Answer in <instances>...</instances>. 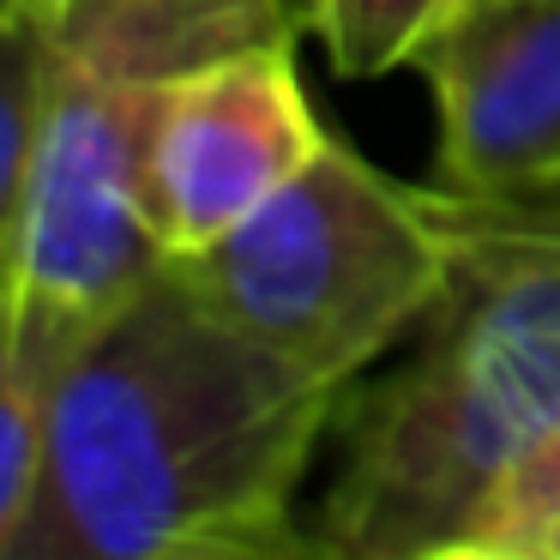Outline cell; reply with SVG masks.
Listing matches in <instances>:
<instances>
[{
    "label": "cell",
    "instance_id": "1",
    "mask_svg": "<svg viewBox=\"0 0 560 560\" xmlns=\"http://www.w3.org/2000/svg\"><path fill=\"white\" fill-rule=\"evenodd\" d=\"M331 410L338 392L163 266L55 368L43 494L13 560L314 555L295 506Z\"/></svg>",
    "mask_w": 560,
    "mask_h": 560
},
{
    "label": "cell",
    "instance_id": "2",
    "mask_svg": "<svg viewBox=\"0 0 560 560\" xmlns=\"http://www.w3.org/2000/svg\"><path fill=\"white\" fill-rule=\"evenodd\" d=\"M434 199L452 271L404 331V362L331 410L314 555H464L506 476L560 428V218Z\"/></svg>",
    "mask_w": 560,
    "mask_h": 560
},
{
    "label": "cell",
    "instance_id": "3",
    "mask_svg": "<svg viewBox=\"0 0 560 560\" xmlns=\"http://www.w3.org/2000/svg\"><path fill=\"white\" fill-rule=\"evenodd\" d=\"M170 266L230 326L343 392L428 314L452 271V230L434 194L326 139L230 235Z\"/></svg>",
    "mask_w": 560,
    "mask_h": 560
},
{
    "label": "cell",
    "instance_id": "4",
    "mask_svg": "<svg viewBox=\"0 0 560 560\" xmlns=\"http://www.w3.org/2000/svg\"><path fill=\"white\" fill-rule=\"evenodd\" d=\"M163 85L170 79L49 25L43 127L13 259L19 319L49 380L91 326L170 266L145 211V133Z\"/></svg>",
    "mask_w": 560,
    "mask_h": 560
},
{
    "label": "cell",
    "instance_id": "5",
    "mask_svg": "<svg viewBox=\"0 0 560 560\" xmlns=\"http://www.w3.org/2000/svg\"><path fill=\"white\" fill-rule=\"evenodd\" d=\"M326 139L295 79L290 37L247 43L175 73L151 103L145 133V211L163 254L182 259L230 235Z\"/></svg>",
    "mask_w": 560,
    "mask_h": 560
},
{
    "label": "cell",
    "instance_id": "6",
    "mask_svg": "<svg viewBox=\"0 0 560 560\" xmlns=\"http://www.w3.org/2000/svg\"><path fill=\"white\" fill-rule=\"evenodd\" d=\"M416 67L440 115V194L560 218V0H464Z\"/></svg>",
    "mask_w": 560,
    "mask_h": 560
},
{
    "label": "cell",
    "instance_id": "7",
    "mask_svg": "<svg viewBox=\"0 0 560 560\" xmlns=\"http://www.w3.org/2000/svg\"><path fill=\"white\" fill-rule=\"evenodd\" d=\"M49 446V374L31 355L13 283H0V560H13L43 494Z\"/></svg>",
    "mask_w": 560,
    "mask_h": 560
},
{
    "label": "cell",
    "instance_id": "8",
    "mask_svg": "<svg viewBox=\"0 0 560 560\" xmlns=\"http://www.w3.org/2000/svg\"><path fill=\"white\" fill-rule=\"evenodd\" d=\"M49 79V19L31 0H0V283H13L31 199V158Z\"/></svg>",
    "mask_w": 560,
    "mask_h": 560
},
{
    "label": "cell",
    "instance_id": "9",
    "mask_svg": "<svg viewBox=\"0 0 560 560\" xmlns=\"http://www.w3.org/2000/svg\"><path fill=\"white\" fill-rule=\"evenodd\" d=\"M464 0H314L307 31H319L343 79H380L416 61Z\"/></svg>",
    "mask_w": 560,
    "mask_h": 560
},
{
    "label": "cell",
    "instance_id": "10",
    "mask_svg": "<svg viewBox=\"0 0 560 560\" xmlns=\"http://www.w3.org/2000/svg\"><path fill=\"white\" fill-rule=\"evenodd\" d=\"M555 518H560V428L506 476V488H500L494 506L482 512V524L470 530L464 555L470 560H524V548Z\"/></svg>",
    "mask_w": 560,
    "mask_h": 560
},
{
    "label": "cell",
    "instance_id": "11",
    "mask_svg": "<svg viewBox=\"0 0 560 560\" xmlns=\"http://www.w3.org/2000/svg\"><path fill=\"white\" fill-rule=\"evenodd\" d=\"M524 560H560V518L542 524V536H536L530 548H524Z\"/></svg>",
    "mask_w": 560,
    "mask_h": 560
},
{
    "label": "cell",
    "instance_id": "12",
    "mask_svg": "<svg viewBox=\"0 0 560 560\" xmlns=\"http://www.w3.org/2000/svg\"><path fill=\"white\" fill-rule=\"evenodd\" d=\"M283 7V19H290L295 31H307V19H314V0H278Z\"/></svg>",
    "mask_w": 560,
    "mask_h": 560
},
{
    "label": "cell",
    "instance_id": "13",
    "mask_svg": "<svg viewBox=\"0 0 560 560\" xmlns=\"http://www.w3.org/2000/svg\"><path fill=\"white\" fill-rule=\"evenodd\" d=\"M31 7H61V0H31Z\"/></svg>",
    "mask_w": 560,
    "mask_h": 560
},
{
    "label": "cell",
    "instance_id": "14",
    "mask_svg": "<svg viewBox=\"0 0 560 560\" xmlns=\"http://www.w3.org/2000/svg\"><path fill=\"white\" fill-rule=\"evenodd\" d=\"M278 13H283V7H278Z\"/></svg>",
    "mask_w": 560,
    "mask_h": 560
}]
</instances>
